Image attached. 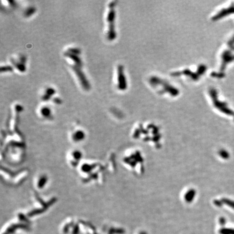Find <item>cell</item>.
<instances>
[{
	"instance_id": "obj_1",
	"label": "cell",
	"mask_w": 234,
	"mask_h": 234,
	"mask_svg": "<svg viewBox=\"0 0 234 234\" xmlns=\"http://www.w3.org/2000/svg\"><path fill=\"white\" fill-rule=\"evenodd\" d=\"M80 50L79 48H70L65 52L64 55L66 58L70 60L73 70L82 87L85 90H88L90 88V85L82 70V62L80 57Z\"/></svg>"
},
{
	"instance_id": "obj_2",
	"label": "cell",
	"mask_w": 234,
	"mask_h": 234,
	"mask_svg": "<svg viewBox=\"0 0 234 234\" xmlns=\"http://www.w3.org/2000/svg\"><path fill=\"white\" fill-rule=\"evenodd\" d=\"M115 4L114 2L110 4V11L107 15V22L108 23V33L107 37L110 40H114L116 37V34L114 29V20H115Z\"/></svg>"
},
{
	"instance_id": "obj_3",
	"label": "cell",
	"mask_w": 234,
	"mask_h": 234,
	"mask_svg": "<svg viewBox=\"0 0 234 234\" xmlns=\"http://www.w3.org/2000/svg\"><path fill=\"white\" fill-rule=\"evenodd\" d=\"M26 58L25 56H20L18 58L16 59L13 58L11 59V61L13 64H14L16 68L21 72H23L26 70Z\"/></svg>"
},
{
	"instance_id": "obj_4",
	"label": "cell",
	"mask_w": 234,
	"mask_h": 234,
	"mask_svg": "<svg viewBox=\"0 0 234 234\" xmlns=\"http://www.w3.org/2000/svg\"><path fill=\"white\" fill-rule=\"evenodd\" d=\"M118 88L121 90H124L126 87L123 68L122 66H119L118 69Z\"/></svg>"
},
{
	"instance_id": "obj_5",
	"label": "cell",
	"mask_w": 234,
	"mask_h": 234,
	"mask_svg": "<svg viewBox=\"0 0 234 234\" xmlns=\"http://www.w3.org/2000/svg\"><path fill=\"white\" fill-rule=\"evenodd\" d=\"M55 90L51 88H48L45 91L44 94L42 97V100L44 101L49 100L51 98V95L55 93Z\"/></svg>"
},
{
	"instance_id": "obj_6",
	"label": "cell",
	"mask_w": 234,
	"mask_h": 234,
	"mask_svg": "<svg viewBox=\"0 0 234 234\" xmlns=\"http://www.w3.org/2000/svg\"><path fill=\"white\" fill-rule=\"evenodd\" d=\"M1 73L7 72H11L13 70V68L11 66H4L1 67Z\"/></svg>"
},
{
	"instance_id": "obj_7",
	"label": "cell",
	"mask_w": 234,
	"mask_h": 234,
	"mask_svg": "<svg viewBox=\"0 0 234 234\" xmlns=\"http://www.w3.org/2000/svg\"><path fill=\"white\" fill-rule=\"evenodd\" d=\"M35 8H28V9L27 11L25 12L26 16H31L35 12Z\"/></svg>"
},
{
	"instance_id": "obj_8",
	"label": "cell",
	"mask_w": 234,
	"mask_h": 234,
	"mask_svg": "<svg viewBox=\"0 0 234 234\" xmlns=\"http://www.w3.org/2000/svg\"><path fill=\"white\" fill-rule=\"evenodd\" d=\"M79 232V227L76 226L75 228L74 229V230H73V233L72 234H78Z\"/></svg>"
},
{
	"instance_id": "obj_9",
	"label": "cell",
	"mask_w": 234,
	"mask_h": 234,
	"mask_svg": "<svg viewBox=\"0 0 234 234\" xmlns=\"http://www.w3.org/2000/svg\"><path fill=\"white\" fill-rule=\"evenodd\" d=\"M94 234H96V233H94Z\"/></svg>"
}]
</instances>
